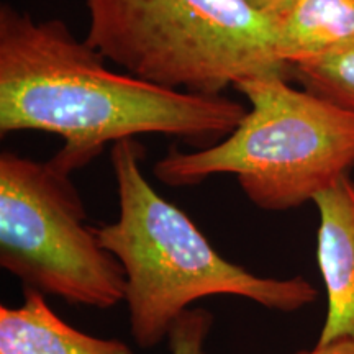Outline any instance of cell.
Segmentation results:
<instances>
[{"mask_svg": "<svg viewBox=\"0 0 354 354\" xmlns=\"http://www.w3.org/2000/svg\"><path fill=\"white\" fill-rule=\"evenodd\" d=\"M290 77L312 94L354 113V44L294 64Z\"/></svg>", "mask_w": 354, "mask_h": 354, "instance_id": "9c48e42d", "label": "cell"}, {"mask_svg": "<svg viewBox=\"0 0 354 354\" xmlns=\"http://www.w3.org/2000/svg\"><path fill=\"white\" fill-rule=\"evenodd\" d=\"M0 266L71 305L112 308L125 300L122 264L87 223L71 174L12 151L0 154Z\"/></svg>", "mask_w": 354, "mask_h": 354, "instance_id": "5b68a950", "label": "cell"}, {"mask_svg": "<svg viewBox=\"0 0 354 354\" xmlns=\"http://www.w3.org/2000/svg\"><path fill=\"white\" fill-rule=\"evenodd\" d=\"M295 354H354V342L339 339L330 344H315V348L304 349Z\"/></svg>", "mask_w": 354, "mask_h": 354, "instance_id": "8fae6325", "label": "cell"}, {"mask_svg": "<svg viewBox=\"0 0 354 354\" xmlns=\"http://www.w3.org/2000/svg\"><path fill=\"white\" fill-rule=\"evenodd\" d=\"M313 203L320 216L317 263L328 302L317 344L354 342V179L342 177Z\"/></svg>", "mask_w": 354, "mask_h": 354, "instance_id": "8992f818", "label": "cell"}, {"mask_svg": "<svg viewBox=\"0 0 354 354\" xmlns=\"http://www.w3.org/2000/svg\"><path fill=\"white\" fill-rule=\"evenodd\" d=\"M250 102L236 128L198 151L171 149L154 165L169 187H189L220 174L236 176L253 205L286 212L313 202L354 169V113L286 74L243 79L234 86Z\"/></svg>", "mask_w": 354, "mask_h": 354, "instance_id": "3957f363", "label": "cell"}, {"mask_svg": "<svg viewBox=\"0 0 354 354\" xmlns=\"http://www.w3.org/2000/svg\"><path fill=\"white\" fill-rule=\"evenodd\" d=\"M272 21L289 68L354 44V0H289Z\"/></svg>", "mask_w": 354, "mask_h": 354, "instance_id": "ba28073f", "label": "cell"}, {"mask_svg": "<svg viewBox=\"0 0 354 354\" xmlns=\"http://www.w3.org/2000/svg\"><path fill=\"white\" fill-rule=\"evenodd\" d=\"M86 41L127 74L221 95L243 79L286 74L274 21L248 0H84Z\"/></svg>", "mask_w": 354, "mask_h": 354, "instance_id": "277c9868", "label": "cell"}, {"mask_svg": "<svg viewBox=\"0 0 354 354\" xmlns=\"http://www.w3.org/2000/svg\"><path fill=\"white\" fill-rule=\"evenodd\" d=\"M214 326L210 310L189 308L172 325L169 339L171 354H209L207 339Z\"/></svg>", "mask_w": 354, "mask_h": 354, "instance_id": "30bf717a", "label": "cell"}, {"mask_svg": "<svg viewBox=\"0 0 354 354\" xmlns=\"http://www.w3.org/2000/svg\"><path fill=\"white\" fill-rule=\"evenodd\" d=\"M105 57L59 19L0 7V135L44 131L64 146L50 161L73 174L109 143L138 135L216 143L248 109L223 95L190 94L109 69Z\"/></svg>", "mask_w": 354, "mask_h": 354, "instance_id": "6da1fadb", "label": "cell"}, {"mask_svg": "<svg viewBox=\"0 0 354 354\" xmlns=\"http://www.w3.org/2000/svg\"><path fill=\"white\" fill-rule=\"evenodd\" d=\"M248 2H250L251 6H254L256 8H259L261 12L268 13V15L272 19L279 10H282V8L286 7V3L289 2V0H248Z\"/></svg>", "mask_w": 354, "mask_h": 354, "instance_id": "7c38bea8", "label": "cell"}, {"mask_svg": "<svg viewBox=\"0 0 354 354\" xmlns=\"http://www.w3.org/2000/svg\"><path fill=\"white\" fill-rule=\"evenodd\" d=\"M0 354H133L125 342L97 338L66 323L41 292L24 290L20 307H0Z\"/></svg>", "mask_w": 354, "mask_h": 354, "instance_id": "52a82bcc", "label": "cell"}, {"mask_svg": "<svg viewBox=\"0 0 354 354\" xmlns=\"http://www.w3.org/2000/svg\"><path fill=\"white\" fill-rule=\"evenodd\" d=\"M143 158L135 138L112 145L118 218L95 227L100 245L125 272L123 302L140 348L158 346L190 305L212 295H234L284 313L315 302L318 290L302 276L264 277L225 259L194 220L149 184Z\"/></svg>", "mask_w": 354, "mask_h": 354, "instance_id": "7a4b0ae2", "label": "cell"}]
</instances>
